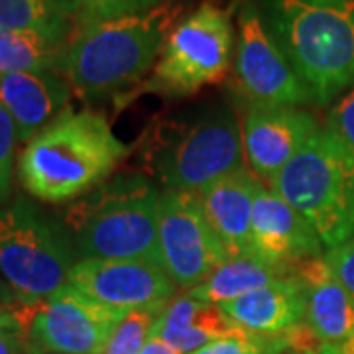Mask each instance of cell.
Instances as JSON below:
<instances>
[{"mask_svg": "<svg viewBox=\"0 0 354 354\" xmlns=\"http://www.w3.org/2000/svg\"><path fill=\"white\" fill-rule=\"evenodd\" d=\"M127 156L104 114L69 106L26 142L18 179L38 201L67 203L102 185Z\"/></svg>", "mask_w": 354, "mask_h": 354, "instance_id": "obj_1", "label": "cell"}, {"mask_svg": "<svg viewBox=\"0 0 354 354\" xmlns=\"http://www.w3.org/2000/svg\"><path fill=\"white\" fill-rule=\"evenodd\" d=\"M179 12L181 6L167 0L148 12L77 26L65 46L59 73L85 99H101L136 85L160 59Z\"/></svg>", "mask_w": 354, "mask_h": 354, "instance_id": "obj_2", "label": "cell"}, {"mask_svg": "<svg viewBox=\"0 0 354 354\" xmlns=\"http://www.w3.org/2000/svg\"><path fill=\"white\" fill-rule=\"evenodd\" d=\"M268 32L311 102L325 106L354 85V0H258Z\"/></svg>", "mask_w": 354, "mask_h": 354, "instance_id": "obj_3", "label": "cell"}, {"mask_svg": "<svg viewBox=\"0 0 354 354\" xmlns=\"http://www.w3.org/2000/svg\"><path fill=\"white\" fill-rule=\"evenodd\" d=\"M160 197L148 177L120 174L73 203L64 225L81 258L160 262Z\"/></svg>", "mask_w": 354, "mask_h": 354, "instance_id": "obj_4", "label": "cell"}, {"mask_svg": "<svg viewBox=\"0 0 354 354\" xmlns=\"http://www.w3.org/2000/svg\"><path fill=\"white\" fill-rule=\"evenodd\" d=\"M330 250L354 236V162L325 128L270 183Z\"/></svg>", "mask_w": 354, "mask_h": 354, "instance_id": "obj_5", "label": "cell"}, {"mask_svg": "<svg viewBox=\"0 0 354 354\" xmlns=\"http://www.w3.org/2000/svg\"><path fill=\"white\" fill-rule=\"evenodd\" d=\"M75 254L64 223L26 197L0 205V276L20 304H39L65 288Z\"/></svg>", "mask_w": 354, "mask_h": 354, "instance_id": "obj_6", "label": "cell"}, {"mask_svg": "<svg viewBox=\"0 0 354 354\" xmlns=\"http://www.w3.org/2000/svg\"><path fill=\"white\" fill-rule=\"evenodd\" d=\"M234 50L230 12L203 2L171 30L146 88L167 95H191L228 71Z\"/></svg>", "mask_w": 354, "mask_h": 354, "instance_id": "obj_7", "label": "cell"}, {"mask_svg": "<svg viewBox=\"0 0 354 354\" xmlns=\"http://www.w3.org/2000/svg\"><path fill=\"white\" fill-rule=\"evenodd\" d=\"M30 354H102L128 311L97 304L71 286L39 304H14Z\"/></svg>", "mask_w": 354, "mask_h": 354, "instance_id": "obj_8", "label": "cell"}, {"mask_svg": "<svg viewBox=\"0 0 354 354\" xmlns=\"http://www.w3.org/2000/svg\"><path fill=\"white\" fill-rule=\"evenodd\" d=\"M242 167V128L225 109L193 120L156 158V171L165 191L199 193Z\"/></svg>", "mask_w": 354, "mask_h": 354, "instance_id": "obj_9", "label": "cell"}, {"mask_svg": "<svg viewBox=\"0 0 354 354\" xmlns=\"http://www.w3.org/2000/svg\"><path fill=\"white\" fill-rule=\"evenodd\" d=\"M160 262L179 290H195L230 258L207 223L197 193L164 191L158 216Z\"/></svg>", "mask_w": 354, "mask_h": 354, "instance_id": "obj_10", "label": "cell"}, {"mask_svg": "<svg viewBox=\"0 0 354 354\" xmlns=\"http://www.w3.org/2000/svg\"><path fill=\"white\" fill-rule=\"evenodd\" d=\"M234 83L252 104L301 106L311 102L307 88L268 32L262 12L252 0H246L239 14Z\"/></svg>", "mask_w": 354, "mask_h": 354, "instance_id": "obj_11", "label": "cell"}, {"mask_svg": "<svg viewBox=\"0 0 354 354\" xmlns=\"http://www.w3.org/2000/svg\"><path fill=\"white\" fill-rule=\"evenodd\" d=\"M67 286L120 311L171 301L176 291L162 264L152 260L79 258L69 272Z\"/></svg>", "mask_w": 354, "mask_h": 354, "instance_id": "obj_12", "label": "cell"}, {"mask_svg": "<svg viewBox=\"0 0 354 354\" xmlns=\"http://www.w3.org/2000/svg\"><path fill=\"white\" fill-rule=\"evenodd\" d=\"M317 130V118L301 106L252 104L242 122L244 160L256 176L272 183Z\"/></svg>", "mask_w": 354, "mask_h": 354, "instance_id": "obj_13", "label": "cell"}, {"mask_svg": "<svg viewBox=\"0 0 354 354\" xmlns=\"http://www.w3.org/2000/svg\"><path fill=\"white\" fill-rule=\"evenodd\" d=\"M250 239L256 256L279 266L319 258L325 248L315 228L264 183L254 201Z\"/></svg>", "mask_w": 354, "mask_h": 354, "instance_id": "obj_14", "label": "cell"}, {"mask_svg": "<svg viewBox=\"0 0 354 354\" xmlns=\"http://www.w3.org/2000/svg\"><path fill=\"white\" fill-rule=\"evenodd\" d=\"M293 274L304 279V323L317 341L339 354H354V297L330 276L323 256L297 262Z\"/></svg>", "mask_w": 354, "mask_h": 354, "instance_id": "obj_15", "label": "cell"}, {"mask_svg": "<svg viewBox=\"0 0 354 354\" xmlns=\"http://www.w3.org/2000/svg\"><path fill=\"white\" fill-rule=\"evenodd\" d=\"M71 87L55 71L0 73V104L10 113L26 144L69 109Z\"/></svg>", "mask_w": 354, "mask_h": 354, "instance_id": "obj_16", "label": "cell"}, {"mask_svg": "<svg viewBox=\"0 0 354 354\" xmlns=\"http://www.w3.org/2000/svg\"><path fill=\"white\" fill-rule=\"evenodd\" d=\"M260 185L262 179L242 167L197 193L207 223L230 256L252 252L250 227Z\"/></svg>", "mask_w": 354, "mask_h": 354, "instance_id": "obj_17", "label": "cell"}, {"mask_svg": "<svg viewBox=\"0 0 354 354\" xmlns=\"http://www.w3.org/2000/svg\"><path fill=\"white\" fill-rule=\"evenodd\" d=\"M221 309L239 329L258 335L288 333L304 323L305 283L291 274L221 305Z\"/></svg>", "mask_w": 354, "mask_h": 354, "instance_id": "obj_18", "label": "cell"}, {"mask_svg": "<svg viewBox=\"0 0 354 354\" xmlns=\"http://www.w3.org/2000/svg\"><path fill=\"white\" fill-rule=\"evenodd\" d=\"M236 329L232 321L225 315L221 305L209 304L185 293L165 305L153 337L162 339L177 353L193 354L209 342Z\"/></svg>", "mask_w": 354, "mask_h": 354, "instance_id": "obj_19", "label": "cell"}, {"mask_svg": "<svg viewBox=\"0 0 354 354\" xmlns=\"http://www.w3.org/2000/svg\"><path fill=\"white\" fill-rule=\"evenodd\" d=\"M293 268L295 266L272 264L254 252L236 254L218 266L199 288L187 293L209 304L225 305L274 279L291 276Z\"/></svg>", "mask_w": 354, "mask_h": 354, "instance_id": "obj_20", "label": "cell"}, {"mask_svg": "<svg viewBox=\"0 0 354 354\" xmlns=\"http://www.w3.org/2000/svg\"><path fill=\"white\" fill-rule=\"evenodd\" d=\"M67 41L0 30V73L59 71Z\"/></svg>", "mask_w": 354, "mask_h": 354, "instance_id": "obj_21", "label": "cell"}, {"mask_svg": "<svg viewBox=\"0 0 354 354\" xmlns=\"http://www.w3.org/2000/svg\"><path fill=\"white\" fill-rule=\"evenodd\" d=\"M73 26L71 16L41 0H0V30L69 41Z\"/></svg>", "mask_w": 354, "mask_h": 354, "instance_id": "obj_22", "label": "cell"}, {"mask_svg": "<svg viewBox=\"0 0 354 354\" xmlns=\"http://www.w3.org/2000/svg\"><path fill=\"white\" fill-rule=\"evenodd\" d=\"M167 304L169 301L128 311L113 330L102 354H142L146 342L152 339L153 329Z\"/></svg>", "mask_w": 354, "mask_h": 354, "instance_id": "obj_23", "label": "cell"}, {"mask_svg": "<svg viewBox=\"0 0 354 354\" xmlns=\"http://www.w3.org/2000/svg\"><path fill=\"white\" fill-rule=\"evenodd\" d=\"M290 330L279 335H258L236 327L227 337L209 342L193 354H286L291 351Z\"/></svg>", "mask_w": 354, "mask_h": 354, "instance_id": "obj_24", "label": "cell"}, {"mask_svg": "<svg viewBox=\"0 0 354 354\" xmlns=\"http://www.w3.org/2000/svg\"><path fill=\"white\" fill-rule=\"evenodd\" d=\"M167 0H77L75 24H93L152 10ZM75 26V28H77Z\"/></svg>", "mask_w": 354, "mask_h": 354, "instance_id": "obj_25", "label": "cell"}, {"mask_svg": "<svg viewBox=\"0 0 354 354\" xmlns=\"http://www.w3.org/2000/svg\"><path fill=\"white\" fill-rule=\"evenodd\" d=\"M323 128L354 162V85L330 106Z\"/></svg>", "mask_w": 354, "mask_h": 354, "instance_id": "obj_26", "label": "cell"}, {"mask_svg": "<svg viewBox=\"0 0 354 354\" xmlns=\"http://www.w3.org/2000/svg\"><path fill=\"white\" fill-rule=\"evenodd\" d=\"M16 144H20L16 122L10 113L0 104V205L8 201L12 195Z\"/></svg>", "mask_w": 354, "mask_h": 354, "instance_id": "obj_27", "label": "cell"}, {"mask_svg": "<svg viewBox=\"0 0 354 354\" xmlns=\"http://www.w3.org/2000/svg\"><path fill=\"white\" fill-rule=\"evenodd\" d=\"M323 260L330 276L354 297V236L327 250Z\"/></svg>", "mask_w": 354, "mask_h": 354, "instance_id": "obj_28", "label": "cell"}, {"mask_svg": "<svg viewBox=\"0 0 354 354\" xmlns=\"http://www.w3.org/2000/svg\"><path fill=\"white\" fill-rule=\"evenodd\" d=\"M2 335H20V321L12 305L0 304V337Z\"/></svg>", "mask_w": 354, "mask_h": 354, "instance_id": "obj_29", "label": "cell"}, {"mask_svg": "<svg viewBox=\"0 0 354 354\" xmlns=\"http://www.w3.org/2000/svg\"><path fill=\"white\" fill-rule=\"evenodd\" d=\"M24 341L20 335H2L0 337V354H24Z\"/></svg>", "mask_w": 354, "mask_h": 354, "instance_id": "obj_30", "label": "cell"}, {"mask_svg": "<svg viewBox=\"0 0 354 354\" xmlns=\"http://www.w3.org/2000/svg\"><path fill=\"white\" fill-rule=\"evenodd\" d=\"M142 354H181V353H177L174 346H169L167 342H164L162 339H158V337H153L152 335V339L146 342V346H144Z\"/></svg>", "mask_w": 354, "mask_h": 354, "instance_id": "obj_31", "label": "cell"}, {"mask_svg": "<svg viewBox=\"0 0 354 354\" xmlns=\"http://www.w3.org/2000/svg\"><path fill=\"white\" fill-rule=\"evenodd\" d=\"M41 2H46V4H50L53 8L62 10L67 16H71L73 20L77 18V0H41Z\"/></svg>", "mask_w": 354, "mask_h": 354, "instance_id": "obj_32", "label": "cell"}, {"mask_svg": "<svg viewBox=\"0 0 354 354\" xmlns=\"http://www.w3.org/2000/svg\"><path fill=\"white\" fill-rule=\"evenodd\" d=\"M0 304L2 305L18 304V297L14 295V291L10 290V286L4 281V278H2V276H0Z\"/></svg>", "mask_w": 354, "mask_h": 354, "instance_id": "obj_33", "label": "cell"}, {"mask_svg": "<svg viewBox=\"0 0 354 354\" xmlns=\"http://www.w3.org/2000/svg\"><path fill=\"white\" fill-rule=\"evenodd\" d=\"M288 354H339L337 351H333L330 346H325V344H317L313 348H305V351H291Z\"/></svg>", "mask_w": 354, "mask_h": 354, "instance_id": "obj_34", "label": "cell"}, {"mask_svg": "<svg viewBox=\"0 0 354 354\" xmlns=\"http://www.w3.org/2000/svg\"><path fill=\"white\" fill-rule=\"evenodd\" d=\"M311 2H325V4H335V2H346V0H311Z\"/></svg>", "mask_w": 354, "mask_h": 354, "instance_id": "obj_35", "label": "cell"}]
</instances>
